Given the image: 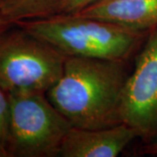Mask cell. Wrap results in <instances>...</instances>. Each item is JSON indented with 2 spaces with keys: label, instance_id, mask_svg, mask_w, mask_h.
Returning a JSON list of instances; mask_svg holds the SVG:
<instances>
[{
  "label": "cell",
  "instance_id": "cell-6",
  "mask_svg": "<svg viewBox=\"0 0 157 157\" xmlns=\"http://www.w3.org/2000/svg\"><path fill=\"white\" fill-rule=\"evenodd\" d=\"M138 138L125 123L100 129L72 127L62 142L60 157H116Z\"/></svg>",
  "mask_w": 157,
  "mask_h": 157
},
{
  "label": "cell",
  "instance_id": "cell-10",
  "mask_svg": "<svg viewBox=\"0 0 157 157\" xmlns=\"http://www.w3.org/2000/svg\"><path fill=\"white\" fill-rule=\"evenodd\" d=\"M100 0H65L59 14H74Z\"/></svg>",
  "mask_w": 157,
  "mask_h": 157
},
{
  "label": "cell",
  "instance_id": "cell-5",
  "mask_svg": "<svg viewBox=\"0 0 157 157\" xmlns=\"http://www.w3.org/2000/svg\"><path fill=\"white\" fill-rule=\"evenodd\" d=\"M121 121L135 129L146 144L157 139V26L149 31L135 69L129 74Z\"/></svg>",
  "mask_w": 157,
  "mask_h": 157
},
{
  "label": "cell",
  "instance_id": "cell-2",
  "mask_svg": "<svg viewBox=\"0 0 157 157\" xmlns=\"http://www.w3.org/2000/svg\"><path fill=\"white\" fill-rule=\"evenodd\" d=\"M15 25L49 43L67 56L127 60L147 32L77 15L58 14Z\"/></svg>",
  "mask_w": 157,
  "mask_h": 157
},
{
  "label": "cell",
  "instance_id": "cell-3",
  "mask_svg": "<svg viewBox=\"0 0 157 157\" xmlns=\"http://www.w3.org/2000/svg\"><path fill=\"white\" fill-rule=\"evenodd\" d=\"M16 26L0 36V88L7 94H46L61 77L67 56Z\"/></svg>",
  "mask_w": 157,
  "mask_h": 157
},
{
  "label": "cell",
  "instance_id": "cell-12",
  "mask_svg": "<svg viewBox=\"0 0 157 157\" xmlns=\"http://www.w3.org/2000/svg\"><path fill=\"white\" fill-rule=\"evenodd\" d=\"M11 25L10 22H8L5 17L2 16V14L0 13V36L6 33V31H8L11 28Z\"/></svg>",
  "mask_w": 157,
  "mask_h": 157
},
{
  "label": "cell",
  "instance_id": "cell-7",
  "mask_svg": "<svg viewBox=\"0 0 157 157\" xmlns=\"http://www.w3.org/2000/svg\"><path fill=\"white\" fill-rule=\"evenodd\" d=\"M73 15L147 32L157 26V0H100Z\"/></svg>",
  "mask_w": 157,
  "mask_h": 157
},
{
  "label": "cell",
  "instance_id": "cell-8",
  "mask_svg": "<svg viewBox=\"0 0 157 157\" xmlns=\"http://www.w3.org/2000/svg\"><path fill=\"white\" fill-rule=\"evenodd\" d=\"M65 0H0V13L8 22L52 17L59 13Z\"/></svg>",
  "mask_w": 157,
  "mask_h": 157
},
{
  "label": "cell",
  "instance_id": "cell-1",
  "mask_svg": "<svg viewBox=\"0 0 157 157\" xmlns=\"http://www.w3.org/2000/svg\"><path fill=\"white\" fill-rule=\"evenodd\" d=\"M126 61L67 56L61 77L45 94L73 127L117 126L129 76Z\"/></svg>",
  "mask_w": 157,
  "mask_h": 157
},
{
  "label": "cell",
  "instance_id": "cell-11",
  "mask_svg": "<svg viewBox=\"0 0 157 157\" xmlns=\"http://www.w3.org/2000/svg\"><path fill=\"white\" fill-rule=\"evenodd\" d=\"M143 152L145 154H147V155H157V139L149 142V143H147L144 147Z\"/></svg>",
  "mask_w": 157,
  "mask_h": 157
},
{
  "label": "cell",
  "instance_id": "cell-4",
  "mask_svg": "<svg viewBox=\"0 0 157 157\" xmlns=\"http://www.w3.org/2000/svg\"><path fill=\"white\" fill-rule=\"evenodd\" d=\"M10 122L8 157L59 156L73 127L45 94H8Z\"/></svg>",
  "mask_w": 157,
  "mask_h": 157
},
{
  "label": "cell",
  "instance_id": "cell-9",
  "mask_svg": "<svg viewBox=\"0 0 157 157\" xmlns=\"http://www.w3.org/2000/svg\"><path fill=\"white\" fill-rule=\"evenodd\" d=\"M10 122L9 96L0 88V157H8L7 146Z\"/></svg>",
  "mask_w": 157,
  "mask_h": 157
}]
</instances>
